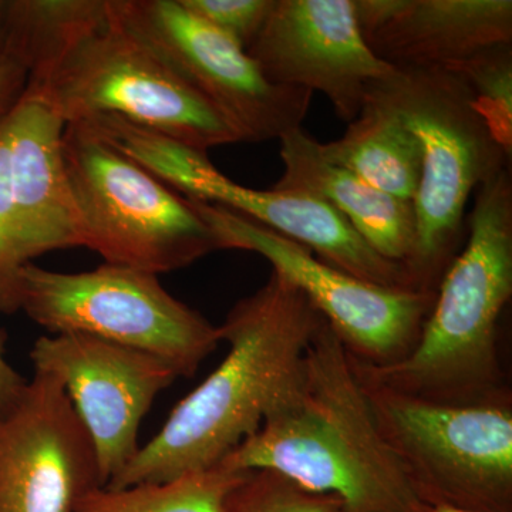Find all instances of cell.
Wrapping results in <instances>:
<instances>
[{"mask_svg": "<svg viewBox=\"0 0 512 512\" xmlns=\"http://www.w3.org/2000/svg\"><path fill=\"white\" fill-rule=\"evenodd\" d=\"M322 320L292 282L272 271L220 326L228 345L221 365L174 407L106 487L167 483L220 466L298 384L305 350Z\"/></svg>", "mask_w": 512, "mask_h": 512, "instance_id": "6da1fadb", "label": "cell"}, {"mask_svg": "<svg viewBox=\"0 0 512 512\" xmlns=\"http://www.w3.org/2000/svg\"><path fill=\"white\" fill-rule=\"evenodd\" d=\"M511 296L512 180L507 168L478 187L466 241L437 286L436 301L410 355L379 369L350 357L357 376L437 403L511 399L498 350V323Z\"/></svg>", "mask_w": 512, "mask_h": 512, "instance_id": "7a4b0ae2", "label": "cell"}, {"mask_svg": "<svg viewBox=\"0 0 512 512\" xmlns=\"http://www.w3.org/2000/svg\"><path fill=\"white\" fill-rule=\"evenodd\" d=\"M419 140L423 151L416 197V249L409 266L414 288L437 292L463 248L471 195L510 167L511 156L481 116L463 77L443 67L396 69L370 87Z\"/></svg>", "mask_w": 512, "mask_h": 512, "instance_id": "3957f363", "label": "cell"}, {"mask_svg": "<svg viewBox=\"0 0 512 512\" xmlns=\"http://www.w3.org/2000/svg\"><path fill=\"white\" fill-rule=\"evenodd\" d=\"M63 154L82 225V247L106 264L160 275L222 245L184 195L97 136L66 124Z\"/></svg>", "mask_w": 512, "mask_h": 512, "instance_id": "277c9868", "label": "cell"}, {"mask_svg": "<svg viewBox=\"0 0 512 512\" xmlns=\"http://www.w3.org/2000/svg\"><path fill=\"white\" fill-rule=\"evenodd\" d=\"M84 37L25 94L45 101L66 124L100 116L133 124L208 153L239 143L207 100L113 15Z\"/></svg>", "mask_w": 512, "mask_h": 512, "instance_id": "5b68a950", "label": "cell"}, {"mask_svg": "<svg viewBox=\"0 0 512 512\" xmlns=\"http://www.w3.org/2000/svg\"><path fill=\"white\" fill-rule=\"evenodd\" d=\"M360 382L384 443L421 503L512 512V397L447 404Z\"/></svg>", "mask_w": 512, "mask_h": 512, "instance_id": "8992f818", "label": "cell"}, {"mask_svg": "<svg viewBox=\"0 0 512 512\" xmlns=\"http://www.w3.org/2000/svg\"><path fill=\"white\" fill-rule=\"evenodd\" d=\"M18 312L55 333H83L160 357L180 377L198 367L222 342L220 326L174 298L158 275L104 264L66 274L35 264L20 269Z\"/></svg>", "mask_w": 512, "mask_h": 512, "instance_id": "52a82bcc", "label": "cell"}, {"mask_svg": "<svg viewBox=\"0 0 512 512\" xmlns=\"http://www.w3.org/2000/svg\"><path fill=\"white\" fill-rule=\"evenodd\" d=\"M187 200L217 234L222 249L255 252L272 265V271L292 282L355 362L375 369L396 365L416 346L437 292L369 284L244 215Z\"/></svg>", "mask_w": 512, "mask_h": 512, "instance_id": "ba28073f", "label": "cell"}, {"mask_svg": "<svg viewBox=\"0 0 512 512\" xmlns=\"http://www.w3.org/2000/svg\"><path fill=\"white\" fill-rule=\"evenodd\" d=\"M110 8L224 117L239 143L281 140L302 127L313 93L269 82L247 50L180 0H110Z\"/></svg>", "mask_w": 512, "mask_h": 512, "instance_id": "9c48e42d", "label": "cell"}, {"mask_svg": "<svg viewBox=\"0 0 512 512\" xmlns=\"http://www.w3.org/2000/svg\"><path fill=\"white\" fill-rule=\"evenodd\" d=\"M130 154L178 194L244 215L309 249L333 268L384 288L416 289L403 266L377 254L332 205L316 195L244 187L222 174L205 151L148 131L138 134Z\"/></svg>", "mask_w": 512, "mask_h": 512, "instance_id": "30bf717a", "label": "cell"}, {"mask_svg": "<svg viewBox=\"0 0 512 512\" xmlns=\"http://www.w3.org/2000/svg\"><path fill=\"white\" fill-rule=\"evenodd\" d=\"M30 360L62 383L96 448L104 487L136 456L141 423L180 377L160 357L83 333L42 336Z\"/></svg>", "mask_w": 512, "mask_h": 512, "instance_id": "8fae6325", "label": "cell"}, {"mask_svg": "<svg viewBox=\"0 0 512 512\" xmlns=\"http://www.w3.org/2000/svg\"><path fill=\"white\" fill-rule=\"evenodd\" d=\"M101 480L86 427L59 380L35 372L0 416V512H72Z\"/></svg>", "mask_w": 512, "mask_h": 512, "instance_id": "7c38bea8", "label": "cell"}, {"mask_svg": "<svg viewBox=\"0 0 512 512\" xmlns=\"http://www.w3.org/2000/svg\"><path fill=\"white\" fill-rule=\"evenodd\" d=\"M247 52L269 82L325 94L348 124L396 70L367 46L355 0H275Z\"/></svg>", "mask_w": 512, "mask_h": 512, "instance_id": "4fadbf2b", "label": "cell"}, {"mask_svg": "<svg viewBox=\"0 0 512 512\" xmlns=\"http://www.w3.org/2000/svg\"><path fill=\"white\" fill-rule=\"evenodd\" d=\"M302 390L318 414L323 448L346 484L342 512H421L384 443L349 353L323 319L305 350Z\"/></svg>", "mask_w": 512, "mask_h": 512, "instance_id": "5bb4252c", "label": "cell"}, {"mask_svg": "<svg viewBox=\"0 0 512 512\" xmlns=\"http://www.w3.org/2000/svg\"><path fill=\"white\" fill-rule=\"evenodd\" d=\"M355 10L367 46L394 69H450L512 45L511 0H355Z\"/></svg>", "mask_w": 512, "mask_h": 512, "instance_id": "9a60e30c", "label": "cell"}, {"mask_svg": "<svg viewBox=\"0 0 512 512\" xmlns=\"http://www.w3.org/2000/svg\"><path fill=\"white\" fill-rule=\"evenodd\" d=\"M66 123L45 101L23 94L8 116L15 235L25 264L82 247V225L63 154Z\"/></svg>", "mask_w": 512, "mask_h": 512, "instance_id": "2e32d148", "label": "cell"}, {"mask_svg": "<svg viewBox=\"0 0 512 512\" xmlns=\"http://www.w3.org/2000/svg\"><path fill=\"white\" fill-rule=\"evenodd\" d=\"M279 141L284 174L274 188L309 192L322 198L377 254L403 266L409 274L416 249L413 201L376 190L357 175L330 164L322 156L319 141L302 127Z\"/></svg>", "mask_w": 512, "mask_h": 512, "instance_id": "e0dca14e", "label": "cell"}, {"mask_svg": "<svg viewBox=\"0 0 512 512\" xmlns=\"http://www.w3.org/2000/svg\"><path fill=\"white\" fill-rule=\"evenodd\" d=\"M330 164L362 178L376 190L413 201L419 188L423 151L417 137L382 101L365 106L338 140L320 143Z\"/></svg>", "mask_w": 512, "mask_h": 512, "instance_id": "ac0fdd59", "label": "cell"}, {"mask_svg": "<svg viewBox=\"0 0 512 512\" xmlns=\"http://www.w3.org/2000/svg\"><path fill=\"white\" fill-rule=\"evenodd\" d=\"M109 18V0H5L3 53L28 70L29 86Z\"/></svg>", "mask_w": 512, "mask_h": 512, "instance_id": "d6986e66", "label": "cell"}, {"mask_svg": "<svg viewBox=\"0 0 512 512\" xmlns=\"http://www.w3.org/2000/svg\"><path fill=\"white\" fill-rule=\"evenodd\" d=\"M249 473L215 466L167 483L97 487L72 512H224L229 495Z\"/></svg>", "mask_w": 512, "mask_h": 512, "instance_id": "ffe728a7", "label": "cell"}, {"mask_svg": "<svg viewBox=\"0 0 512 512\" xmlns=\"http://www.w3.org/2000/svg\"><path fill=\"white\" fill-rule=\"evenodd\" d=\"M481 116L507 154H512V45L481 50L454 64Z\"/></svg>", "mask_w": 512, "mask_h": 512, "instance_id": "44dd1931", "label": "cell"}, {"mask_svg": "<svg viewBox=\"0 0 512 512\" xmlns=\"http://www.w3.org/2000/svg\"><path fill=\"white\" fill-rule=\"evenodd\" d=\"M335 495L303 490L272 471H251L229 495L224 512H342Z\"/></svg>", "mask_w": 512, "mask_h": 512, "instance_id": "7402d4cb", "label": "cell"}, {"mask_svg": "<svg viewBox=\"0 0 512 512\" xmlns=\"http://www.w3.org/2000/svg\"><path fill=\"white\" fill-rule=\"evenodd\" d=\"M15 235V205L10 188L8 117L0 123V312H18L16 286L25 266Z\"/></svg>", "mask_w": 512, "mask_h": 512, "instance_id": "603a6c76", "label": "cell"}, {"mask_svg": "<svg viewBox=\"0 0 512 512\" xmlns=\"http://www.w3.org/2000/svg\"><path fill=\"white\" fill-rule=\"evenodd\" d=\"M185 9L248 50L275 0H180Z\"/></svg>", "mask_w": 512, "mask_h": 512, "instance_id": "cb8c5ba5", "label": "cell"}, {"mask_svg": "<svg viewBox=\"0 0 512 512\" xmlns=\"http://www.w3.org/2000/svg\"><path fill=\"white\" fill-rule=\"evenodd\" d=\"M28 87V70L6 53L0 56V123L15 109Z\"/></svg>", "mask_w": 512, "mask_h": 512, "instance_id": "d4e9b609", "label": "cell"}, {"mask_svg": "<svg viewBox=\"0 0 512 512\" xmlns=\"http://www.w3.org/2000/svg\"><path fill=\"white\" fill-rule=\"evenodd\" d=\"M28 380L10 366L5 355V340L0 332V416L9 412L22 396Z\"/></svg>", "mask_w": 512, "mask_h": 512, "instance_id": "484cf974", "label": "cell"}, {"mask_svg": "<svg viewBox=\"0 0 512 512\" xmlns=\"http://www.w3.org/2000/svg\"><path fill=\"white\" fill-rule=\"evenodd\" d=\"M421 512H478L464 510V508L451 507V505H426Z\"/></svg>", "mask_w": 512, "mask_h": 512, "instance_id": "4316f807", "label": "cell"}, {"mask_svg": "<svg viewBox=\"0 0 512 512\" xmlns=\"http://www.w3.org/2000/svg\"><path fill=\"white\" fill-rule=\"evenodd\" d=\"M3 20H5V0H0V56H2L3 43H5V32H3Z\"/></svg>", "mask_w": 512, "mask_h": 512, "instance_id": "83f0119b", "label": "cell"}]
</instances>
